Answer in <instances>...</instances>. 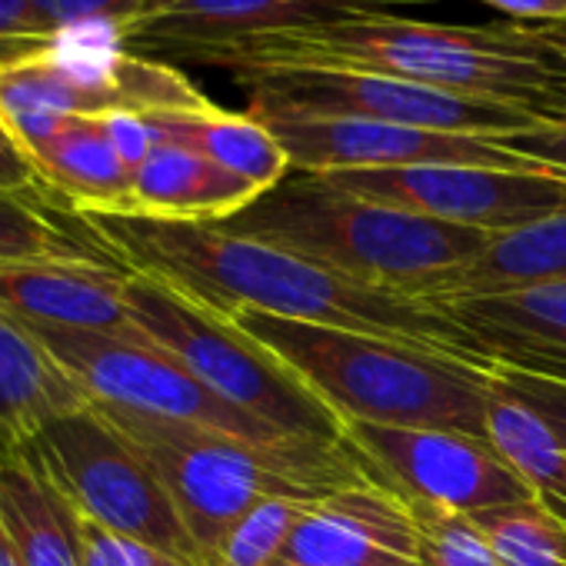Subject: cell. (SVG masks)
I'll return each instance as SVG.
<instances>
[{
  "mask_svg": "<svg viewBox=\"0 0 566 566\" xmlns=\"http://www.w3.org/2000/svg\"><path fill=\"white\" fill-rule=\"evenodd\" d=\"M124 304L134 327L184 364L203 387L283 437L347 443L344 417L324 403L287 364L250 340L237 324L203 311L167 283L127 270Z\"/></svg>",
  "mask_w": 566,
  "mask_h": 566,
  "instance_id": "cell-6",
  "label": "cell"
},
{
  "mask_svg": "<svg viewBox=\"0 0 566 566\" xmlns=\"http://www.w3.org/2000/svg\"><path fill=\"white\" fill-rule=\"evenodd\" d=\"M101 120L107 127V137H111L114 150L120 154V160L130 170H137L154 154V147L160 144V137H157L154 124L147 120V114H127V111H120V114H107Z\"/></svg>",
  "mask_w": 566,
  "mask_h": 566,
  "instance_id": "cell-34",
  "label": "cell"
},
{
  "mask_svg": "<svg viewBox=\"0 0 566 566\" xmlns=\"http://www.w3.org/2000/svg\"><path fill=\"white\" fill-rule=\"evenodd\" d=\"M291 157V170L337 174V170H394L430 164H470L503 170H556L533 164L490 137L443 134L380 120L321 117V120H263Z\"/></svg>",
  "mask_w": 566,
  "mask_h": 566,
  "instance_id": "cell-13",
  "label": "cell"
},
{
  "mask_svg": "<svg viewBox=\"0 0 566 566\" xmlns=\"http://www.w3.org/2000/svg\"><path fill=\"white\" fill-rule=\"evenodd\" d=\"M0 520L21 566H84L81 510L21 443L0 453Z\"/></svg>",
  "mask_w": 566,
  "mask_h": 566,
  "instance_id": "cell-19",
  "label": "cell"
},
{
  "mask_svg": "<svg viewBox=\"0 0 566 566\" xmlns=\"http://www.w3.org/2000/svg\"><path fill=\"white\" fill-rule=\"evenodd\" d=\"M440 307L480 340L490 367L566 387V283L467 294Z\"/></svg>",
  "mask_w": 566,
  "mask_h": 566,
  "instance_id": "cell-17",
  "label": "cell"
},
{
  "mask_svg": "<svg viewBox=\"0 0 566 566\" xmlns=\"http://www.w3.org/2000/svg\"><path fill=\"white\" fill-rule=\"evenodd\" d=\"M536 34V41H543L546 48L559 51L566 57V21H553V24H533L530 28Z\"/></svg>",
  "mask_w": 566,
  "mask_h": 566,
  "instance_id": "cell-38",
  "label": "cell"
},
{
  "mask_svg": "<svg viewBox=\"0 0 566 566\" xmlns=\"http://www.w3.org/2000/svg\"><path fill=\"white\" fill-rule=\"evenodd\" d=\"M8 447H14V440H8V437H4V433H0V453H4V450H8Z\"/></svg>",
  "mask_w": 566,
  "mask_h": 566,
  "instance_id": "cell-40",
  "label": "cell"
},
{
  "mask_svg": "<svg viewBox=\"0 0 566 566\" xmlns=\"http://www.w3.org/2000/svg\"><path fill=\"white\" fill-rule=\"evenodd\" d=\"M210 101L174 67L134 54L120 24H91L0 64V117L24 150L64 117L200 111Z\"/></svg>",
  "mask_w": 566,
  "mask_h": 566,
  "instance_id": "cell-7",
  "label": "cell"
},
{
  "mask_svg": "<svg viewBox=\"0 0 566 566\" xmlns=\"http://www.w3.org/2000/svg\"><path fill=\"white\" fill-rule=\"evenodd\" d=\"M533 283H566V217L496 233L483 256L463 273L453 297L503 294Z\"/></svg>",
  "mask_w": 566,
  "mask_h": 566,
  "instance_id": "cell-24",
  "label": "cell"
},
{
  "mask_svg": "<svg viewBox=\"0 0 566 566\" xmlns=\"http://www.w3.org/2000/svg\"><path fill=\"white\" fill-rule=\"evenodd\" d=\"M94 407L157 473L207 566H213L230 526L263 496L321 503L347 486L380 483L350 443L270 450L180 420L111 403Z\"/></svg>",
  "mask_w": 566,
  "mask_h": 566,
  "instance_id": "cell-5",
  "label": "cell"
},
{
  "mask_svg": "<svg viewBox=\"0 0 566 566\" xmlns=\"http://www.w3.org/2000/svg\"><path fill=\"white\" fill-rule=\"evenodd\" d=\"M273 566H297V563H291V559H276Z\"/></svg>",
  "mask_w": 566,
  "mask_h": 566,
  "instance_id": "cell-41",
  "label": "cell"
},
{
  "mask_svg": "<svg viewBox=\"0 0 566 566\" xmlns=\"http://www.w3.org/2000/svg\"><path fill=\"white\" fill-rule=\"evenodd\" d=\"M420 530V566H503L480 526L453 510L403 500Z\"/></svg>",
  "mask_w": 566,
  "mask_h": 566,
  "instance_id": "cell-28",
  "label": "cell"
},
{
  "mask_svg": "<svg viewBox=\"0 0 566 566\" xmlns=\"http://www.w3.org/2000/svg\"><path fill=\"white\" fill-rule=\"evenodd\" d=\"M0 190L34 200V203H48V187H44L31 154L21 147V140L4 124V117H0Z\"/></svg>",
  "mask_w": 566,
  "mask_h": 566,
  "instance_id": "cell-33",
  "label": "cell"
},
{
  "mask_svg": "<svg viewBox=\"0 0 566 566\" xmlns=\"http://www.w3.org/2000/svg\"><path fill=\"white\" fill-rule=\"evenodd\" d=\"M483 4L533 21V24H553V21H566V0H483Z\"/></svg>",
  "mask_w": 566,
  "mask_h": 566,
  "instance_id": "cell-36",
  "label": "cell"
},
{
  "mask_svg": "<svg viewBox=\"0 0 566 566\" xmlns=\"http://www.w3.org/2000/svg\"><path fill=\"white\" fill-rule=\"evenodd\" d=\"M91 403V394L51 357L31 327L0 311V433L21 443L51 420Z\"/></svg>",
  "mask_w": 566,
  "mask_h": 566,
  "instance_id": "cell-21",
  "label": "cell"
},
{
  "mask_svg": "<svg viewBox=\"0 0 566 566\" xmlns=\"http://www.w3.org/2000/svg\"><path fill=\"white\" fill-rule=\"evenodd\" d=\"M503 566H566V523L543 503H510L470 516Z\"/></svg>",
  "mask_w": 566,
  "mask_h": 566,
  "instance_id": "cell-25",
  "label": "cell"
},
{
  "mask_svg": "<svg viewBox=\"0 0 566 566\" xmlns=\"http://www.w3.org/2000/svg\"><path fill=\"white\" fill-rule=\"evenodd\" d=\"M563 61L530 28H453L394 14L270 31L193 57V64L223 67L233 77L247 71L377 74L526 107L536 117Z\"/></svg>",
  "mask_w": 566,
  "mask_h": 566,
  "instance_id": "cell-2",
  "label": "cell"
},
{
  "mask_svg": "<svg viewBox=\"0 0 566 566\" xmlns=\"http://www.w3.org/2000/svg\"><path fill=\"white\" fill-rule=\"evenodd\" d=\"M57 217L61 210L48 203H34L0 190V260H24L48 253H107L91 230L84 237H71Z\"/></svg>",
  "mask_w": 566,
  "mask_h": 566,
  "instance_id": "cell-26",
  "label": "cell"
},
{
  "mask_svg": "<svg viewBox=\"0 0 566 566\" xmlns=\"http://www.w3.org/2000/svg\"><path fill=\"white\" fill-rule=\"evenodd\" d=\"M490 140L533 164H546L566 174V120H536L523 130L490 137Z\"/></svg>",
  "mask_w": 566,
  "mask_h": 566,
  "instance_id": "cell-32",
  "label": "cell"
},
{
  "mask_svg": "<svg viewBox=\"0 0 566 566\" xmlns=\"http://www.w3.org/2000/svg\"><path fill=\"white\" fill-rule=\"evenodd\" d=\"M237 81L250 94L247 114L256 120H380L443 134L503 137L543 117L526 107L463 97L410 81L344 71H247Z\"/></svg>",
  "mask_w": 566,
  "mask_h": 566,
  "instance_id": "cell-10",
  "label": "cell"
},
{
  "mask_svg": "<svg viewBox=\"0 0 566 566\" xmlns=\"http://www.w3.org/2000/svg\"><path fill=\"white\" fill-rule=\"evenodd\" d=\"M21 447L84 516L207 566L157 473L94 403L51 420Z\"/></svg>",
  "mask_w": 566,
  "mask_h": 566,
  "instance_id": "cell-8",
  "label": "cell"
},
{
  "mask_svg": "<svg viewBox=\"0 0 566 566\" xmlns=\"http://www.w3.org/2000/svg\"><path fill=\"white\" fill-rule=\"evenodd\" d=\"M127 266L111 253L0 260V311L31 327L140 337L124 304Z\"/></svg>",
  "mask_w": 566,
  "mask_h": 566,
  "instance_id": "cell-15",
  "label": "cell"
},
{
  "mask_svg": "<svg viewBox=\"0 0 566 566\" xmlns=\"http://www.w3.org/2000/svg\"><path fill=\"white\" fill-rule=\"evenodd\" d=\"M260 197L253 184L217 167L203 154L180 144H157L154 154L134 170L130 213L160 220L220 223Z\"/></svg>",
  "mask_w": 566,
  "mask_h": 566,
  "instance_id": "cell-20",
  "label": "cell"
},
{
  "mask_svg": "<svg viewBox=\"0 0 566 566\" xmlns=\"http://www.w3.org/2000/svg\"><path fill=\"white\" fill-rule=\"evenodd\" d=\"M307 506L314 503L291 496H263L230 526L213 566H273L287 549V539Z\"/></svg>",
  "mask_w": 566,
  "mask_h": 566,
  "instance_id": "cell-27",
  "label": "cell"
},
{
  "mask_svg": "<svg viewBox=\"0 0 566 566\" xmlns=\"http://www.w3.org/2000/svg\"><path fill=\"white\" fill-rule=\"evenodd\" d=\"M347 443L400 500L463 516L536 500L523 476L483 437L347 420Z\"/></svg>",
  "mask_w": 566,
  "mask_h": 566,
  "instance_id": "cell-12",
  "label": "cell"
},
{
  "mask_svg": "<svg viewBox=\"0 0 566 566\" xmlns=\"http://www.w3.org/2000/svg\"><path fill=\"white\" fill-rule=\"evenodd\" d=\"M220 227L437 307L457 294L463 273L496 237L337 190L301 170H291Z\"/></svg>",
  "mask_w": 566,
  "mask_h": 566,
  "instance_id": "cell-3",
  "label": "cell"
},
{
  "mask_svg": "<svg viewBox=\"0 0 566 566\" xmlns=\"http://www.w3.org/2000/svg\"><path fill=\"white\" fill-rule=\"evenodd\" d=\"M227 321L287 364L344 423L457 430L490 440L493 384L486 367L387 337L283 321L253 307H237Z\"/></svg>",
  "mask_w": 566,
  "mask_h": 566,
  "instance_id": "cell-4",
  "label": "cell"
},
{
  "mask_svg": "<svg viewBox=\"0 0 566 566\" xmlns=\"http://www.w3.org/2000/svg\"><path fill=\"white\" fill-rule=\"evenodd\" d=\"M54 41L41 38L31 18L28 0H0V64L14 61L21 54L41 51Z\"/></svg>",
  "mask_w": 566,
  "mask_h": 566,
  "instance_id": "cell-35",
  "label": "cell"
},
{
  "mask_svg": "<svg viewBox=\"0 0 566 566\" xmlns=\"http://www.w3.org/2000/svg\"><path fill=\"white\" fill-rule=\"evenodd\" d=\"M556 54H559V51H556ZM539 117H543V120H566V61H563L559 74H556L553 84H549V94H546V101H543V107H539Z\"/></svg>",
  "mask_w": 566,
  "mask_h": 566,
  "instance_id": "cell-37",
  "label": "cell"
},
{
  "mask_svg": "<svg viewBox=\"0 0 566 566\" xmlns=\"http://www.w3.org/2000/svg\"><path fill=\"white\" fill-rule=\"evenodd\" d=\"M31 334L91 394L94 403H111L147 417L207 427L270 450H294L314 443V440L283 437L273 427L260 423L256 417L237 410L144 334L114 337V334L61 331V327H31Z\"/></svg>",
  "mask_w": 566,
  "mask_h": 566,
  "instance_id": "cell-9",
  "label": "cell"
},
{
  "mask_svg": "<svg viewBox=\"0 0 566 566\" xmlns=\"http://www.w3.org/2000/svg\"><path fill=\"white\" fill-rule=\"evenodd\" d=\"M490 377H493L496 390H503V394L516 397L520 403H526L530 410H536L549 423V430L559 437V443L566 447V387L563 384L516 374L506 367H490Z\"/></svg>",
  "mask_w": 566,
  "mask_h": 566,
  "instance_id": "cell-31",
  "label": "cell"
},
{
  "mask_svg": "<svg viewBox=\"0 0 566 566\" xmlns=\"http://www.w3.org/2000/svg\"><path fill=\"white\" fill-rule=\"evenodd\" d=\"M280 559L297 566H420L410 506L380 483L347 486L301 516Z\"/></svg>",
  "mask_w": 566,
  "mask_h": 566,
  "instance_id": "cell-16",
  "label": "cell"
},
{
  "mask_svg": "<svg viewBox=\"0 0 566 566\" xmlns=\"http://www.w3.org/2000/svg\"><path fill=\"white\" fill-rule=\"evenodd\" d=\"M28 4L38 34L48 41H57L61 34L91 24L127 28L144 11V0H28Z\"/></svg>",
  "mask_w": 566,
  "mask_h": 566,
  "instance_id": "cell-29",
  "label": "cell"
},
{
  "mask_svg": "<svg viewBox=\"0 0 566 566\" xmlns=\"http://www.w3.org/2000/svg\"><path fill=\"white\" fill-rule=\"evenodd\" d=\"M317 177L337 190L486 233H510L539 220L566 217L563 170L430 164L394 170H337Z\"/></svg>",
  "mask_w": 566,
  "mask_h": 566,
  "instance_id": "cell-11",
  "label": "cell"
},
{
  "mask_svg": "<svg viewBox=\"0 0 566 566\" xmlns=\"http://www.w3.org/2000/svg\"><path fill=\"white\" fill-rule=\"evenodd\" d=\"M81 559L84 566H200L193 559L164 553L140 539L107 530L104 523L81 513Z\"/></svg>",
  "mask_w": 566,
  "mask_h": 566,
  "instance_id": "cell-30",
  "label": "cell"
},
{
  "mask_svg": "<svg viewBox=\"0 0 566 566\" xmlns=\"http://www.w3.org/2000/svg\"><path fill=\"white\" fill-rule=\"evenodd\" d=\"M430 0H144L140 18L124 28L127 48L193 61L203 51L321 21L374 18L390 8Z\"/></svg>",
  "mask_w": 566,
  "mask_h": 566,
  "instance_id": "cell-14",
  "label": "cell"
},
{
  "mask_svg": "<svg viewBox=\"0 0 566 566\" xmlns=\"http://www.w3.org/2000/svg\"><path fill=\"white\" fill-rule=\"evenodd\" d=\"M486 437L533 490L536 503H543L553 516L566 523V447L549 430V423L493 384Z\"/></svg>",
  "mask_w": 566,
  "mask_h": 566,
  "instance_id": "cell-23",
  "label": "cell"
},
{
  "mask_svg": "<svg viewBox=\"0 0 566 566\" xmlns=\"http://www.w3.org/2000/svg\"><path fill=\"white\" fill-rule=\"evenodd\" d=\"M28 154L48 187V207L130 213L134 170L114 150L101 117H64Z\"/></svg>",
  "mask_w": 566,
  "mask_h": 566,
  "instance_id": "cell-18",
  "label": "cell"
},
{
  "mask_svg": "<svg viewBox=\"0 0 566 566\" xmlns=\"http://www.w3.org/2000/svg\"><path fill=\"white\" fill-rule=\"evenodd\" d=\"M0 566H21V556H18V549L4 530V520H0Z\"/></svg>",
  "mask_w": 566,
  "mask_h": 566,
  "instance_id": "cell-39",
  "label": "cell"
},
{
  "mask_svg": "<svg viewBox=\"0 0 566 566\" xmlns=\"http://www.w3.org/2000/svg\"><path fill=\"white\" fill-rule=\"evenodd\" d=\"M147 120L154 124L160 144L190 147L217 167L243 177L260 193H266L291 174V157L276 140V134L250 114H233L210 104L200 111L147 114Z\"/></svg>",
  "mask_w": 566,
  "mask_h": 566,
  "instance_id": "cell-22",
  "label": "cell"
},
{
  "mask_svg": "<svg viewBox=\"0 0 566 566\" xmlns=\"http://www.w3.org/2000/svg\"><path fill=\"white\" fill-rule=\"evenodd\" d=\"M77 217L117 263L167 283L170 291L217 317H227L237 307H253L283 321L413 344L490 370L480 340L443 307L397 291L367 287L283 247L200 220H160L111 210Z\"/></svg>",
  "mask_w": 566,
  "mask_h": 566,
  "instance_id": "cell-1",
  "label": "cell"
}]
</instances>
